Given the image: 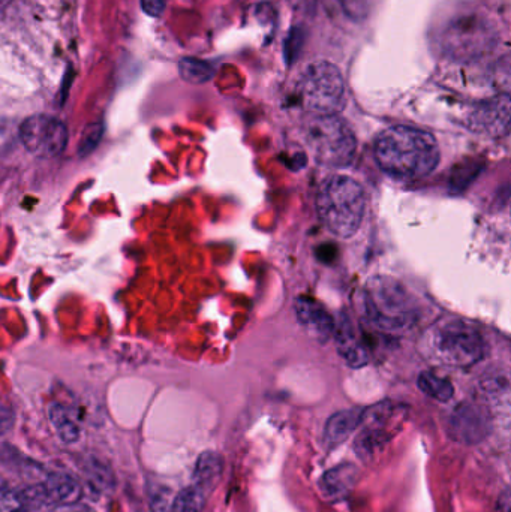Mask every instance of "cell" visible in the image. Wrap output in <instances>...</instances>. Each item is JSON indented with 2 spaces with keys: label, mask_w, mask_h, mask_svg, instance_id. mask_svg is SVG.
Returning a JSON list of instances; mask_svg holds the SVG:
<instances>
[{
  "label": "cell",
  "mask_w": 511,
  "mask_h": 512,
  "mask_svg": "<svg viewBox=\"0 0 511 512\" xmlns=\"http://www.w3.org/2000/svg\"><path fill=\"white\" fill-rule=\"evenodd\" d=\"M378 167L398 180H419L440 164V147L434 135L411 126H392L374 144Z\"/></svg>",
  "instance_id": "1"
},
{
  "label": "cell",
  "mask_w": 511,
  "mask_h": 512,
  "mask_svg": "<svg viewBox=\"0 0 511 512\" xmlns=\"http://www.w3.org/2000/svg\"><path fill=\"white\" fill-rule=\"evenodd\" d=\"M317 209L321 222L333 236L351 239L365 218V192L356 180L335 174L327 177L321 185Z\"/></svg>",
  "instance_id": "2"
},
{
  "label": "cell",
  "mask_w": 511,
  "mask_h": 512,
  "mask_svg": "<svg viewBox=\"0 0 511 512\" xmlns=\"http://www.w3.org/2000/svg\"><path fill=\"white\" fill-rule=\"evenodd\" d=\"M363 306L369 324L384 333H401L419 318L416 303L395 279L377 277L366 285Z\"/></svg>",
  "instance_id": "3"
},
{
  "label": "cell",
  "mask_w": 511,
  "mask_h": 512,
  "mask_svg": "<svg viewBox=\"0 0 511 512\" xmlns=\"http://www.w3.org/2000/svg\"><path fill=\"white\" fill-rule=\"evenodd\" d=\"M305 140L317 162L326 167H347L356 156V135L338 114H311L305 123Z\"/></svg>",
  "instance_id": "4"
},
{
  "label": "cell",
  "mask_w": 511,
  "mask_h": 512,
  "mask_svg": "<svg viewBox=\"0 0 511 512\" xmlns=\"http://www.w3.org/2000/svg\"><path fill=\"white\" fill-rule=\"evenodd\" d=\"M429 342L435 357L449 366H473L486 355L482 331L462 319H447L435 325Z\"/></svg>",
  "instance_id": "5"
},
{
  "label": "cell",
  "mask_w": 511,
  "mask_h": 512,
  "mask_svg": "<svg viewBox=\"0 0 511 512\" xmlns=\"http://www.w3.org/2000/svg\"><path fill=\"white\" fill-rule=\"evenodd\" d=\"M299 98L311 114H338L345 107V81L338 66L315 62L299 81Z\"/></svg>",
  "instance_id": "6"
},
{
  "label": "cell",
  "mask_w": 511,
  "mask_h": 512,
  "mask_svg": "<svg viewBox=\"0 0 511 512\" xmlns=\"http://www.w3.org/2000/svg\"><path fill=\"white\" fill-rule=\"evenodd\" d=\"M497 41L494 26L483 15L464 14L450 21L441 35V47L447 56L470 60L488 53Z\"/></svg>",
  "instance_id": "7"
},
{
  "label": "cell",
  "mask_w": 511,
  "mask_h": 512,
  "mask_svg": "<svg viewBox=\"0 0 511 512\" xmlns=\"http://www.w3.org/2000/svg\"><path fill=\"white\" fill-rule=\"evenodd\" d=\"M18 138L27 152L36 158L51 159L59 156L68 144V129L56 117L36 114L21 123Z\"/></svg>",
  "instance_id": "8"
},
{
  "label": "cell",
  "mask_w": 511,
  "mask_h": 512,
  "mask_svg": "<svg viewBox=\"0 0 511 512\" xmlns=\"http://www.w3.org/2000/svg\"><path fill=\"white\" fill-rule=\"evenodd\" d=\"M404 408L390 402L378 403L369 409H363L362 432L357 436V453L362 457L372 456L381 450L392 438L390 429H395L399 421L404 420Z\"/></svg>",
  "instance_id": "9"
},
{
  "label": "cell",
  "mask_w": 511,
  "mask_h": 512,
  "mask_svg": "<svg viewBox=\"0 0 511 512\" xmlns=\"http://www.w3.org/2000/svg\"><path fill=\"white\" fill-rule=\"evenodd\" d=\"M491 429V415L483 406L474 403L459 405L450 415L447 424L450 438L465 445H476L485 441Z\"/></svg>",
  "instance_id": "10"
},
{
  "label": "cell",
  "mask_w": 511,
  "mask_h": 512,
  "mask_svg": "<svg viewBox=\"0 0 511 512\" xmlns=\"http://www.w3.org/2000/svg\"><path fill=\"white\" fill-rule=\"evenodd\" d=\"M511 101L509 93L480 102L468 116V126L474 132L503 137L510 129Z\"/></svg>",
  "instance_id": "11"
},
{
  "label": "cell",
  "mask_w": 511,
  "mask_h": 512,
  "mask_svg": "<svg viewBox=\"0 0 511 512\" xmlns=\"http://www.w3.org/2000/svg\"><path fill=\"white\" fill-rule=\"evenodd\" d=\"M29 505H69L78 502L81 498V486L65 474L51 475L45 483L38 484L32 489L21 492Z\"/></svg>",
  "instance_id": "12"
},
{
  "label": "cell",
  "mask_w": 511,
  "mask_h": 512,
  "mask_svg": "<svg viewBox=\"0 0 511 512\" xmlns=\"http://www.w3.org/2000/svg\"><path fill=\"white\" fill-rule=\"evenodd\" d=\"M294 309H296L297 319L312 339L326 343L330 337H333L335 319L323 304L311 297H299L294 303Z\"/></svg>",
  "instance_id": "13"
},
{
  "label": "cell",
  "mask_w": 511,
  "mask_h": 512,
  "mask_svg": "<svg viewBox=\"0 0 511 512\" xmlns=\"http://www.w3.org/2000/svg\"><path fill=\"white\" fill-rule=\"evenodd\" d=\"M336 348L339 355L344 358L345 363L353 369H360L369 363V352L363 343L359 330L354 327L353 321L347 315L339 316L338 322H335Z\"/></svg>",
  "instance_id": "14"
},
{
  "label": "cell",
  "mask_w": 511,
  "mask_h": 512,
  "mask_svg": "<svg viewBox=\"0 0 511 512\" xmlns=\"http://www.w3.org/2000/svg\"><path fill=\"white\" fill-rule=\"evenodd\" d=\"M363 409L353 408L336 412L324 427L323 442L329 450L344 444L362 423Z\"/></svg>",
  "instance_id": "15"
},
{
  "label": "cell",
  "mask_w": 511,
  "mask_h": 512,
  "mask_svg": "<svg viewBox=\"0 0 511 512\" xmlns=\"http://www.w3.org/2000/svg\"><path fill=\"white\" fill-rule=\"evenodd\" d=\"M222 469H224V462L215 451H206L198 457L192 489L203 501H206L207 496L213 492L216 484L221 480Z\"/></svg>",
  "instance_id": "16"
},
{
  "label": "cell",
  "mask_w": 511,
  "mask_h": 512,
  "mask_svg": "<svg viewBox=\"0 0 511 512\" xmlns=\"http://www.w3.org/2000/svg\"><path fill=\"white\" fill-rule=\"evenodd\" d=\"M51 426L56 432L57 438L65 445L77 444L81 436V424L74 409L68 408L62 403H53L48 409Z\"/></svg>",
  "instance_id": "17"
},
{
  "label": "cell",
  "mask_w": 511,
  "mask_h": 512,
  "mask_svg": "<svg viewBox=\"0 0 511 512\" xmlns=\"http://www.w3.org/2000/svg\"><path fill=\"white\" fill-rule=\"evenodd\" d=\"M357 475H359V471L351 463L336 466L321 477L320 490L327 498H344L356 484Z\"/></svg>",
  "instance_id": "18"
},
{
  "label": "cell",
  "mask_w": 511,
  "mask_h": 512,
  "mask_svg": "<svg viewBox=\"0 0 511 512\" xmlns=\"http://www.w3.org/2000/svg\"><path fill=\"white\" fill-rule=\"evenodd\" d=\"M419 388L426 396L438 402H449L455 396V387L452 382L434 372H423L419 376Z\"/></svg>",
  "instance_id": "19"
},
{
  "label": "cell",
  "mask_w": 511,
  "mask_h": 512,
  "mask_svg": "<svg viewBox=\"0 0 511 512\" xmlns=\"http://www.w3.org/2000/svg\"><path fill=\"white\" fill-rule=\"evenodd\" d=\"M179 74L189 84H206L215 75V69L206 60L183 57L179 62Z\"/></svg>",
  "instance_id": "20"
},
{
  "label": "cell",
  "mask_w": 511,
  "mask_h": 512,
  "mask_svg": "<svg viewBox=\"0 0 511 512\" xmlns=\"http://www.w3.org/2000/svg\"><path fill=\"white\" fill-rule=\"evenodd\" d=\"M23 493L0 478V512H27Z\"/></svg>",
  "instance_id": "21"
},
{
  "label": "cell",
  "mask_w": 511,
  "mask_h": 512,
  "mask_svg": "<svg viewBox=\"0 0 511 512\" xmlns=\"http://www.w3.org/2000/svg\"><path fill=\"white\" fill-rule=\"evenodd\" d=\"M203 499L195 493L192 487L182 490L174 496L170 512H200Z\"/></svg>",
  "instance_id": "22"
},
{
  "label": "cell",
  "mask_w": 511,
  "mask_h": 512,
  "mask_svg": "<svg viewBox=\"0 0 511 512\" xmlns=\"http://www.w3.org/2000/svg\"><path fill=\"white\" fill-rule=\"evenodd\" d=\"M345 14L354 21H363L372 11L374 0H338Z\"/></svg>",
  "instance_id": "23"
},
{
  "label": "cell",
  "mask_w": 511,
  "mask_h": 512,
  "mask_svg": "<svg viewBox=\"0 0 511 512\" xmlns=\"http://www.w3.org/2000/svg\"><path fill=\"white\" fill-rule=\"evenodd\" d=\"M101 137L102 125L93 123V125L87 126L83 137H81L80 144H78V153H80V156L90 155V153L96 149V146H98Z\"/></svg>",
  "instance_id": "24"
},
{
  "label": "cell",
  "mask_w": 511,
  "mask_h": 512,
  "mask_svg": "<svg viewBox=\"0 0 511 512\" xmlns=\"http://www.w3.org/2000/svg\"><path fill=\"white\" fill-rule=\"evenodd\" d=\"M174 496L176 495H171L170 490H156L152 498L153 512H170Z\"/></svg>",
  "instance_id": "25"
},
{
  "label": "cell",
  "mask_w": 511,
  "mask_h": 512,
  "mask_svg": "<svg viewBox=\"0 0 511 512\" xmlns=\"http://www.w3.org/2000/svg\"><path fill=\"white\" fill-rule=\"evenodd\" d=\"M141 9L150 17H161L165 2L164 0H141Z\"/></svg>",
  "instance_id": "26"
},
{
  "label": "cell",
  "mask_w": 511,
  "mask_h": 512,
  "mask_svg": "<svg viewBox=\"0 0 511 512\" xmlns=\"http://www.w3.org/2000/svg\"><path fill=\"white\" fill-rule=\"evenodd\" d=\"M14 424V414L8 406L0 403V436L5 435Z\"/></svg>",
  "instance_id": "27"
},
{
  "label": "cell",
  "mask_w": 511,
  "mask_h": 512,
  "mask_svg": "<svg viewBox=\"0 0 511 512\" xmlns=\"http://www.w3.org/2000/svg\"><path fill=\"white\" fill-rule=\"evenodd\" d=\"M14 146V135L9 129L2 128L0 126V155L3 153L9 152Z\"/></svg>",
  "instance_id": "28"
},
{
  "label": "cell",
  "mask_w": 511,
  "mask_h": 512,
  "mask_svg": "<svg viewBox=\"0 0 511 512\" xmlns=\"http://www.w3.org/2000/svg\"><path fill=\"white\" fill-rule=\"evenodd\" d=\"M510 502V492L506 489L498 499V512H510Z\"/></svg>",
  "instance_id": "29"
},
{
  "label": "cell",
  "mask_w": 511,
  "mask_h": 512,
  "mask_svg": "<svg viewBox=\"0 0 511 512\" xmlns=\"http://www.w3.org/2000/svg\"><path fill=\"white\" fill-rule=\"evenodd\" d=\"M294 8L305 9V12L314 11L317 0H291Z\"/></svg>",
  "instance_id": "30"
},
{
  "label": "cell",
  "mask_w": 511,
  "mask_h": 512,
  "mask_svg": "<svg viewBox=\"0 0 511 512\" xmlns=\"http://www.w3.org/2000/svg\"><path fill=\"white\" fill-rule=\"evenodd\" d=\"M8 2L9 0H0V8H3V6H5Z\"/></svg>",
  "instance_id": "31"
}]
</instances>
